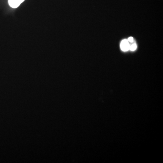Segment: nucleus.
<instances>
[{"label": "nucleus", "instance_id": "nucleus-4", "mask_svg": "<svg viewBox=\"0 0 163 163\" xmlns=\"http://www.w3.org/2000/svg\"><path fill=\"white\" fill-rule=\"evenodd\" d=\"M128 40V42H131V43H132V42H133L134 39L133 38V37H131L128 38V40Z\"/></svg>", "mask_w": 163, "mask_h": 163}, {"label": "nucleus", "instance_id": "nucleus-2", "mask_svg": "<svg viewBox=\"0 0 163 163\" xmlns=\"http://www.w3.org/2000/svg\"><path fill=\"white\" fill-rule=\"evenodd\" d=\"M121 48L123 51H127L129 50L130 48V45L128 40L126 39H124L121 41Z\"/></svg>", "mask_w": 163, "mask_h": 163}, {"label": "nucleus", "instance_id": "nucleus-3", "mask_svg": "<svg viewBox=\"0 0 163 163\" xmlns=\"http://www.w3.org/2000/svg\"><path fill=\"white\" fill-rule=\"evenodd\" d=\"M137 46L136 44H133L132 45H130L129 50H131V51H134L137 49Z\"/></svg>", "mask_w": 163, "mask_h": 163}, {"label": "nucleus", "instance_id": "nucleus-1", "mask_svg": "<svg viewBox=\"0 0 163 163\" xmlns=\"http://www.w3.org/2000/svg\"><path fill=\"white\" fill-rule=\"evenodd\" d=\"M25 0H8V3L11 7L16 8L18 7Z\"/></svg>", "mask_w": 163, "mask_h": 163}]
</instances>
